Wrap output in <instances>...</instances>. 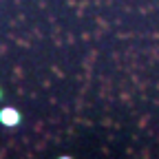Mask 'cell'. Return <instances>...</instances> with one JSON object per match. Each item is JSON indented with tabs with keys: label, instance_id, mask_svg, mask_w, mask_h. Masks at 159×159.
I'll list each match as a JSON object with an SVG mask.
<instances>
[{
	"label": "cell",
	"instance_id": "cell-1",
	"mask_svg": "<svg viewBox=\"0 0 159 159\" xmlns=\"http://www.w3.org/2000/svg\"><path fill=\"white\" fill-rule=\"evenodd\" d=\"M0 122H2L5 126H18L20 124V113L16 108H2L0 111Z\"/></svg>",
	"mask_w": 159,
	"mask_h": 159
},
{
	"label": "cell",
	"instance_id": "cell-2",
	"mask_svg": "<svg viewBox=\"0 0 159 159\" xmlns=\"http://www.w3.org/2000/svg\"><path fill=\"white\" fill-rule=\"evenodd\" d=\"M0 95H2V91H0Z\"/></svg>",
	"mask_w": 159,
	"mask_h": 159
}]
</instances>
